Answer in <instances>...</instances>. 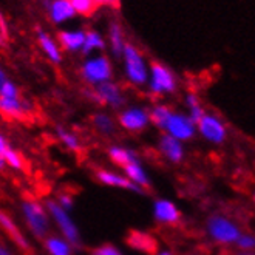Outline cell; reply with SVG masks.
Returning a JSON list of instances; mask_svg holds the SVG:
<instances>
[{
    "label": "cell",
    "mask_w": 255,
    "mask_h": 255,
    "mask_svg": "<svg viewBox=\"0 0 255 255\" xmlns=\"http://www.w3.org/2000/svg\"><path fill=\"white\" fill-rule=\"evenodd\" d=\"M22 212L26 221V226L29 231L33 232L34 237L37 238H45L48 237V229H50V218L47 211L43 209V206L34 200V198H23L22 201Z\"/></svg>",
    "instance_id": "6da1fadb"
},
{
    "label": "cell",
    "mask_w": 255,
    "mask_h": 255,
    "mask_svg": "<svg viewBox=\"0 0 255 255\" xmlns=\"http://www.w3.org/2000/svg\"><path fill=\"white\" fill-rule=\"evenodd\" d=\"M47 209L48 212L51 214L53 220L56 221V224L61 229L62 235H64V240L70 245H74V246H79L81 245V235H79V231L76 228V224H74L70 218V215L67 214L65 209H62L59 206L56 201L53 200H48L47 201Z\"/></svg>",
    "instance_id": "7a4b0ae2"
},
{
    "label": "cell",
    "mask_w": 255,
    "mask_h": 255,
    "mask_svg": "<svg viewBox=\"0 0 255 255\" xmlns=\"http://www.w3.org/2000/svg\"><path fill=\"white\" fill-rule=\"evenodd\" d=\"M207 231L211 234V237L215 240V242L221 243V245H231L235 243L240 234V229L235 223H232L229 218L221 217V215H215L209 220L207 223Z\"/></svg>",
    "instance_id": "3957f363"
},
{
    "label": "cell",
    "mask_w": 255,
    "mask_h": 255,
    "mask_svg": "<svg viewBox=\"0 0 255 255\" xmlns=\"http://www.w3.org/2000/svg\"><path fill=\"white\" fill-rule=\"evenodd\" d=\"M164 130H167L169 136H172V138H175L181 142V141L190 139L195 134V124L190 121L189 116L172 113L170 118L167 119Z\"/></svg>",
    "instance_id": "277c9868"
},
{
    "label": "cell",
    "mask_w": 255,
    "mask_h": 255,
    "mask_svg": "<svg viewBox=\"0 0 255 255\" xmlns=\"http://www.w3.org/2000/svg\"><path fill=\"white\" fill-rule=\"evenodd\" d=\"M124 56H126V68L127 76L133 84H144L147 81V70L144 65V61L141 54L130 45L124 47Z\"/></svg>",
    "instance_id": "5b68a950"
},
{
    "label": "cell",
    "mask_w": 255,
    "mask_h": 255,
    "mask_svg": "<svg viewBox=\"0 0 255 255\" xmlns=\"http://www.w3.org/2000/svg\"><path fill=\"white\" fill-rule=\"evenodd\" d=\"M82 74L87 82L90 84H102L107 82V79L112 74V67L110 62L106 57H96L93 61H88L84 68H82Z\"/></svg>",
    "instance_id": "8992f818"
},
{
    "label": "cell",
    "mask_w": 255,
    "mask_h": 255,
    "mask_svg": "<svg viewBox=\"0 0 255 255\" xmlns=\"http://www.w3.org/2000/svg\"><path fill=\"white\" fill-rule=\"evenodd\" d=\"M200 133L203 136L215 144H221L226 139V127L220 121L217 116L212 115H203V118L197 123Z\"/></svg>",
    "instance_id": "52a82bcc"
},
{
    "label": "cell",
    "mask_w": 255,
    "mask_h": 255,
    "mask_svg": "<svg viewBox=\"0 0 255 255\" xmlns=\"http://www.w3.org/2000/svg\"><path fill=\"white\" fill-rule=\"evenodd\" d=\"M152 92L156 95L169 93L175 90V79L172 73L161 64H152V84H150Z\"/></svg>",
    "instance_id": "ba28073f"
},
{
    "label": "cell",
    "mask_w": 255,
    "mask_h": 255,
    "mask_svg": "<svg viewBox=\"0 0 255 255\" xmlns=\"http://www.w3.org/2000/svg\"><path fill=\"white\" fill-rule=\"evenodd\" d=\"M126 242L130 248L136 249L139 252L148 254V255H156L158 254V242L156 238L142 231H130L126 237Z\"/></svg>",
    "instance_id": "9c48e42d"
},
{
    "label": "cell",
    "mask_w": 255,
    "mask_h": 255,
    "mask_svg": "<svg viewBox=\"0 0 255 255\" xmlns=\"http://www.w3.org/2000/svg\"><path fill=\"white\" fill-rule=\"evenodd\" d=\"M0 228H2L3 232L12 240V243H16L17 248H20L23 252H31V246H29L28 240L19 229L16 221H14L9 217V214H6L3 209H0Z\"/></svg>",
    "instance_id": "30bf717a"
},
{
    "label": "cell",
    "mask_w": 255,
    "mask_h": 255,
    "mask_svg": "<svg viewBox=\"0 0 255 255\" xmlns=\"http://www.w3.org/2000/svg\"><path fill=\"white\" fill-rule=\"evenodd\" d=\"M119 124L126 130L139 131L148 124V113L142 109H128L119 115Z\"/></svg>",
    "instance_id": "8fae6325"
},
{
    "label": "cell",
    "mask_w": 255,
    "mask_h": 255,
    "mask_svg": "<svg viewBox=\"0 0 255 255\" xmlns=\"http://www.w3.org/2000/svg\"><path fill=\"white\" fill-rule=\"evenodd\" d=\"M96 101L102 104H109L112 107H119L123 106L124 98L121 95V90H119L115 84L112 82H102L96 88Z\"/></svg>",
    "instance_id": "7c38bea8"
},
{
    "label": "cell",
    "mask_w": 255,
    "mask_h": 255,
    "mask_svg": "<svg viewBox=\"0 0 255 255\" xmlns=\"http://www.w3.org/2000/svg\"><path fill=\"white\" fill-rule=\"evenodd\" d=\"M153 212H155V218L162 224H175L181 218L178 207L172 201H167V200H158L155 203Z\"/></svg>",
    "instance_id": "4fadbf2b"
},
{
    "label": "cell",
    "mask_w": 255,
    "mask_h": 255,
    "mask_svg": "<svg viewBox=\"0 0 255 255\" xmlns=\"http://www.w3.org/2000/svg\"><path fill=\"white\" fill-rule=\"evenodd\" d=\"M159 148L162 155L166 156L169 161L172 162H179L183 159V155H184V150H183V145L178 139L169 136V134H164L159 139Z\"/></svg>",
    "instance_id": "5bb4252c"
},
{
    "label": "cell",
    "mask_w": 255,
    "mask_h": 255,
    "mask_svg": "<svg viewBox=\"0 0 255 255\" xmlns=\"http://www.w3.org/2000/svg\"><path fill=\"white\" fill-rule=\"evenodd\" d=\"M98 179L101 183L107 184V186H113V187H123V189H130L133 192H138V193H144V190L141 187H138L136 184H133L131 181H128L127 178L121 176V175H116L113 172H107V170H99L96 173Z\"/></svg>",
    "instance_id": "9a60e30c"
},
{
    "label": "cell",
    "mask_w": 255,
    "mask_h": 255,
    "mask_svg": "<svg viewBox=\"0 0 255 255\" xmlns=\"http://www.w3.org/2000/svg\"><path fill=\"white\" fill-rule=\"evenodd\" d=\"M0 112L8 118L22 119L26 115V107L23 102L19 101V98H16V99L0 98Z\"/></svg>",
    "instance_id": "2e32d148"
},
{
    "label": "cell",
    "mask_w": 255,
    "mask_h": 255,
    "mask_svg": "<svg viewBox=\"0 0 255 255\" xmlns=\"http://www.w3.org/2000/svg\"><path fill=\"white\" fill-rule=\"evenodd\" d=\"M124 170H126L128 181H131L133 184H136L138 187L142 189V187H147L150 184L144 169L141 167V164L138 161H133V162L127 164V166H124Z\"/></svg>",
    "instance_id": "e0dca14e"
},
{
    "label": "cell",
    "mask_w": 255,
    "mask_h": 255,
    "mask_svg": "<svg viewBox=\"0 0 255 255\" xmlns=\"http://www.w3.org/2000/svg\"><path fill=\"white\" fill-rule=\"evenodd\" d=\"M45 249L50 255H71L70 243L59 237H45Z\"/></svg>",
    "instance_id": "ac0fdd59"
},
{
    "label": "cell",
    "mask_w": 255,
    "mask_h": 255,
    "mask_svg": "<svg viewBox=\"0 0 255 255\" xmlns=\"http://www.w3.org/2000/svg\"><path fill=\"white\" fill-rule=\"evenodd\" d=\"M51 16L56 22L67 20V19L74 16V8L71 6V3L68 2V0H57V2L53 3Z\"/></svg>",
    "instance_id": "d6986e66"
},
{
    "label": "cell",
    "mask_w": 255,
    "mask_h": 255,
    "mask_svg": "<svg viewBox=\"0 0 255 255\" xmlns=\"http://www.w3.org/2000/svg\"><path fill=\"white\" fill-rule=\"evenodd\" d=\"M109 155H110V159L116 164V166H127V164L136 161V155L127 148H123V147H112L109 150Z\"/></svg>",
    "instance_id": "ffe728a7"
},
{
    "label": "cell",
    "mask_w": 255,
    "mask_h": 255,
    "mask_svg": "<svg viewBox=\"0 0 255 255\" xmlns=\"http://www.w3.org/2000/svg\"><path fill=\"white\" fill-rule=\"evenodd\" d=\"M173 112L166 107V106H158L152 110V113L148 115V121H152L158 128H164L166 127V123H167V119L170 118Z\"/></svg>",
    "instance_id": "44dd1931"
},
{
    "label": "cell",
    "mask_w": 255,
    "mask_h": 255,
    "mask_svg": "<svg viewBox=\"0 0 255 255\" xmlns=\"http://www.w3.org/2000/svg\"><path fill=\"white\" fill-rule=\"evenodd\" d=\"M85 34L84 33H61V42L68 50H78L84 45Z\"/></svg>",
    "instance_id": "7402d4cb"
},
{
    "label": "cell",
    "mask_w": 255,
    "mask_h": 255,
    "mask_svg": "<svg viewBox=\"0 0 255 255\" xmlns=\"http://www.w3.org/2000/svg\"><path fill=\"white\" fill-rule=\"evenodd\" d=\"M40 43H42V48L45 50V53L48 54V57L53 62H61V54H59V50L54 45V42L47 34L40 33Z\"/></svg>",
    "instance_id": "603a6c76"
},
{
    "label": "cell",
    "mask_w": 255,
    "mask_h": 255,
    "mask_svg": "<svg viewBox=\"0 0 255 255\" xmlns=\"http://www.w3.org/2000/svg\"><path fill=\"white\" fill-rule=\"evenodd\" d=\"M92 121H93L95 127H96L101 133L110 134V133H113V130H115V124H113V121H112V119H110L107 115H95Z\"/></svg>",
    "instance_id": "cb8c5ba5"
},
{
    "label": "cell",
    "mask_w": 255,
    "mask_h": 255,
    "mask_svg": "<svg viewBox=\"0 0 255 255\" xmlns=\"http://www.w3.org/2000/svg\"><path fill=\"white\" fill-rule=\"evenodd\" d=\"M0 156H2V158L5 159V164H8V166L12 167V169L20 170V169L23 167V159H22L20 153H17L16 150H12V148L8 147Z\"/></svg>",
    "instance_id": "d4e9b609"
},
{
    "label": "cell",
    "mask_w": 255,
    "mask_h": 255,
    "mask_svg": "<svg viewBox=\"0 0 255 255\" xmlns=\"http://www.w3.org/2000/svg\"><path fill=\"white\" fill-rule=\"evenodd\" d=\"M187 106H189V109H190V121L193 123V124H197L200 119L203 118V109H201V106H200V101H198V98L195 96V95H189L187 96Z\"/></svg>",
    "instance_id": "484cf974"
},
{
    "label": "cell",
    "mask_w": 255,
    "mask_h": 255,
    "mask_svg": "<svg viewBox=\"0 0 255 255\" xmlns=\"http://www.w3.org/2000/svg\"><path fill=\"white\" fill-rule=\"evenodd\" d=\"M84 51L85 53H90L93 48H102L104 47V42L101 39V36L95 31H90L85 34V39H84Z\"/></svg>",
    "instance_id": "4316f807"
},
{
    "label": "cell",
    "mask_w": 255,
    "mask_h": 255,
    "mask_svg": "<svg viewBox=\"0 0 255 255\" xmlns=\"http://www.w3.org/2000/svg\"><path fill=\"white\" fill-rule=\"evenodd\" d=\"M57 134H59V138L62 139V142L68 147V148H71V150H79V139L74 136L73 133H70V131H67V130H64V128H61L59 127L57 128Z\"/></svg>",
    "instance_id": "83f0119b"
},
{
    "label": "cell",
    "mask_w": 255,
    "mask_h": 255,
    "mask_svg": "<svg viewBox=\"0 0 255 255\" xmlns=\"http://www.w3.org/2000/svg\"><path fill=\"white\" fill-rule=\"evenodd\" d=\"M70 3L74 8V11L81 14H92L96 8L95 0H71Z\"/></svg>",
    "instance_id": "f1b7e54d"
},
{
    "label": "cell",
    "mask_w": 255,
    "mask_h": 255,
    "mask_svg": "<svg viewBox=\"0 0 255 255\" xmlns=\"http://www.w3.org/2000/svg\"><path fill=\"white\" fill-rule=\"evenodd\" d=\"M112 45H113V50H115L116 54H121L124 51L123 34H121V29H119L118 25L112 26Z\"/></svg>",
    "instance_id": "f546056e"
},
{
    "label": "cell",
    "mask_w": 255,
    "mask_h": 255,
    "mask_svg": "<svg viewBox=\"0 0 255 255\" xmlns=\"http://www.w3.org/2000/svg\"><path fill=\"white\" fill-rule=\"evenodd\" d=\"M0 98H6V99H16L19 98V92L14 84L5 81L2 84V87H0Z\"/></svg>",
    "instance_id": "4dcf8cb0"
},
{
    "label": "cell",
    "mask_w": 255,
    "mask_h": 255,
    "mask_svg": "<svg viewBox=\"0 0 255 255\" xmlns=\"http://www.w3.org/2000/svg\"><path fill=\"white\" fill-rule=\"evenodd\" d=\"M237 246L243 251H252L254 249V237L252 235H240L237 240Z\"/></svg>",
    "instance_id": "1f68e13d"
},
{
    "label": "cell",
    "mask_w": 255,
    "mask_h": 255,
    "mask_svg": "<svg viewBox=\"0 0 255 255\" xmlns=\"http://www.w3.org/2000/svg\"><path fill=\"white\" fill-rule=\"evenodd\" d=\"M93 255H121V252L112 245H104V246L96 248L93 251Z\"/></svg>",
    "instance_id": "d6a6232c"
},
{
    "label": "cell",
    "mask_w": 255,
    "mask_h": 255,
    "mask_svg": "<svg viewBox=\"0 0 255 255\" xmlns=\"http://www.w3.org/2000/svg\"><path fill=\"white\" fill-rule=\"evenodd\" d=\"M59 206H61L62 209H65V211H68V209H71V206H73V197L71 195H61L59 197V201H56Z\"/></svg>",
    "instance_id": "836d02e7"
},
{
    "label": "cell",
    "mask_w": 255,
    "mask_h": 255,
    "mask_svg": "<svg viewBox=\"0 0 255 255\" xmlns=\"http://www.w3.org/2000/svg\"><path fill=\"white\" fill-rule=\"evenodd\" d=\"M8 39V33H6V26H5V20L0 16V43H5Z\"/></svg>",
    "instance_id": "e575fe53"
},
{
    "label": "cell",
    "mask_w": 255,
    "mask_h": 255,
    "mask_svg": "<svg viewBox=\"0 0 255 255\" xmlns=\"http://www.w3.org/2000/svg\"><path fill=\"white\" fill-rule=\"evenodd\" d=\"M6 148H8V142H6V139L2 136V134H0V155H2Z\"/></svg>",
    "instance_id": "d590c367"
},
{
    "label": "cell",
    "mask_w": 255,
    "mask_h": 255,
    "mask_svg": "<svg viewBox=\"0 0 255 255\" xmlns=\"http://www.w3.org/2000/svg\"><path fill=\"white\" fill-rule=\"evenodd\" d=\"M0 255H12V254H11V251H9L8 248H5V246L0 245Z\"/></svg>",
    "instance_id": "8d00e7d4"
},
{
    "label": "cell",
    "mask_w": 255,
    "mask_h": 255,
    "mask_svg": "<svg viewBox=\"0 0 255 255\" xmlns=\"http://www.w3.org/2000/svg\"><path fill=\"white\" fill-rule=\"evenodd\" d=\"M6 79H5V73L2 71V70H0V87H2V84L5 82Z\"/></svg>",
    "instance_id": "74e56055"
},
{
    "label": "cell",
    "mask_w": 255,
    "mask_h": 255,
    "mask_svg": "<svg viewBox=\"0 0 255 255\" xmlns=\"http://www.w3.org/2000/svg\"><path fill=\"white\" fill-rule=\"evenodd\" d=\"M5 166H6V164H5V159H3L2 156H0V170H3Z\"/></svg>",
    "instance_id": "f35d334b"
},
{
    "label": "cell",
    "mask_w": 255,
    "mask_h": 255,
    "mask_svg": "<svg viewBox=\"0 0 255 255\" xmlns=\"http://www.w3.org/2000/svg\"><path fill=\"white\" fill-rule=\"evenodd\" d=\"M156 255H172V254H169V252H158Z\"/></svg>",
    "instance_id": "ab89813d"
}]
</instances>
